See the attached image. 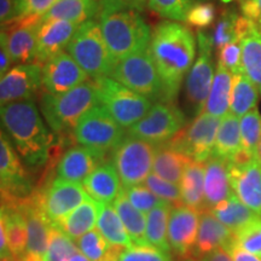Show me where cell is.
Segmentation results:
<instances>
[{"label": "cell", "instance_id": "1", "mask_svg": "<svg viewBox=\"0 0 261 261\" xmlns=\"http://www.w3.org/2000/svg\"><path fill=\"white\" fill-rule=\"evenodd\" d=\"M149 51L161 76L165 102L175 103L196 58V38L181 22L163 21L151 33Z\"/></svg>", "mask_w": 261, "mask_h": 261}, {"label": "cell", "instance_id": "2", "mask_svg": "<svg viewBox=\"0 0 261 261\" xmlns=\"http://www.w3.org/2000/svg\"><path fill=\"white\" fill-rule=\"evenodd\" d=\"M0 116L22 161L32 169L46 165L55 146V137L45 125L34 99L6 104L0 109Z\"/></svg>", "mask_w": 261, "mask_h": 261}, {"label": "cell", "instance_id": "3", "mask_svg": "<svg viewBox=\"0 0 261 261\" xmlns=\"http://www.w3.org/2000/svg\"><path fill=\"white\" fill-rule=\"evenodd\" d=\"M142 9L127 0H99L96 17L116 63L149 48L152 32L140 14Z\"/></svg>", "mask_w": 261, "mask_h": 261}, {"label": "cell", "instance_id": "4", "mask_svg": "<svg viewBox=\"0 0 261 261\" xmlns=\"http://www.w3.org/2000/svg\"><path fill=\"white\" fill-rule=\"evenodd\" d=\"M40 112L52 132L58 136L69 135L87 110L98 103L96 85L87 80L63 94L41 93Z\"/></svg>", "mask_w": 261, "mask_h": 261}, {"label": "cell", "instance_id": "5", "mask_svg": "<svg viewBox=\"0 0 261 261\" xmlns=\"http://www.w3.org/2000/svg\"><path fill=\"white\" fill-rule=\"evenodd\" d=\"M67 52L92 80L112 76L116 65L97 19H89L77 27Z\"/></svg>", "mask_w": 261, "mask_h": 261}, {"label": "cell", "instance_id": "6", "mask_svg": "<svg viewBox=\"0 0 261 261\" xmlns=\"http://www.w3.org/2000/svg\"><path fill=\"white\" fill-rule=\"evenodd\" d=\"M98 103L112 114L125 129H129L144 117L154 102L120 84L110 76L93 79Z\"/></svg>", "mask_w": 261, "mask_h": 261}, {"label": "cell", "instance_id": "7", "mask_svg": "<svg viewBox=\"0 0 261 261\" xmlns=\"http://www.w3.org/2000/svg\"><path fill=\"white\" fill-rule=\"evenodd\" d=\"M110 77L146 97L151 102H165L161 76L149 48L129 55L117 62Z\"/></svg>", "mask_w": 261, "mask_h": 261}, {"label": "cell", "instance_id": "8", "mask_svg": "<svg viewBox=\"0 0 261 261\" xmlns=\"http://www.w3.org/2000/svg\"><path fill=\"white\" fill-rule=\"evenodd\" d=\"M198 56L189 70L185 83V100L191 117L204 113L205 103L210 96L214 79L213 35L205 32H197Z\"/></svg>", "mask_w": 261, "mask_h": 261}, {"label": "cell", "instance_id": "9", "mask_svg": "<svg viewBox=\"0 0 261 261\" xmlns=\"http://www.w3.org/2000/svg\"><path fill=\"white\" fill-rule=\"evenodd\" d=\"M156 146L146 140L126 135L113 150V163L121 178L123 189L144 184L152 173Z\"/></svg>", "mask_w": 261, "mask_h": 261}, {"label": "cell", "instance_id": "10", "mask_svg": "<svg viewBox=\"0 0 261 261\" xmlns=\"http://www.w3.org/2000/svg\"><path fill=\"white\" fill-rule=\"evenodd\" d=\"M126 135L127 129L119 125L112 114L100 104H96L87 110L74 130L75 140L80 145L107 154L113 151Z\"/></svg>", "mask_w": 261, "mask_h": 261}, {"label": "cell", "instance_id": "11", "mask_svg": "<svg viewBox=\"0 0 261 261\" xmlns=\"http://www.w3.org/2000/svg\"><path fill=\"white\" fill-rule=\"evenodd\" d=\"M187 122V115L175 103L158 102L140 121L127 129V135L155 145L165 144L174 138Z\"/></svg>", "mask_w": 261, "mask_h": 261}, {"label": "cell", "instance_id": "12", "mask_svg": "<svg viewBox=\"0 0 261 261\" xmlns=\"http://www.w3.org/2000/svg\"><path fill=\"white\" fill-rule=\"evenodd\" d=\"M0 182L2 205L14 207L34 194L21 156L4 130L0 136Z\"/></svg>", "mask_w": 261, "mask_h": 261}, {"label": "cell", "instance_id": "13", "mask_svg": "<svg viewBox=\"0 0 261 261\" xmlns=\"http://www.w3.org/2000/svg\"><path fill=\"white\" fill-rule=\"evenodd\" d=\"M221 123L220 117L204 112L195 117L174 138L167 142L197 162H205L213 156L217 133Z\"/></svg>", "mask_w": 261, "mask_h": 261}, {"label": "cell", "instance_id": "14", "mask_svg": "<svg viewBox=\"0 0 261 261\" xmlns=\"http://www.w3.org/2000/svg\"><path fill=\"white\" fill-rule=\"evenodd\" d=\"M231 187L233 194L261 217V162L257 156L241 152L232 161H228Z\"/></svg>", "mask_w": 261, "mask_h": 261}, {"label": "cell", "instance_id": "15", "mask_svg": "<svg viewBox=\"0 0 261 261\" xmlns=\"http://www.w3.org/2000/svg\"><path fill=\"white\" fill-rule=\"evenodd\" d=\"M81 182L56 178L45 191L39 192L41 210L51 225L57 223L71 213L89 197Z\"/></svg>", "mask_w": 261, "mask_h": 261}, {"label": "cell", "instance_id": "16", "mask_svg": "<svg viewBox=\"0 0 261 261\" xmlns=\"http://www.w3.org/2000/svg\"><path fill=\"white\" fill-rule=\"evenodd\" d=\"M42 16H28L3 25L2 34L14 64L34 63Z\"/></svg>", "mask_w": 261, "mask_h": 261}, {"label": "cell", "instance_id": "17", "mask_svg": "<svg viewBox=\"0 0 261 261\" xmlns=\"http://www.w3.org/2000/svg\"><path fill=\"white\" fill-rule=\"evenodd\" d=\"M42 89V65L38 63L16 64L0 77V104L33 99Z\"/></svg>", "mask_w": 261, "mask_h": 261}, {"label": "cell", "instance_id": "18", "mask_svg": "<svg viewBox=\"0 0 261 261\" xmlns=\"http://www.w3.org/2000/svg\"><path fill=\"white\" fill-rule=\"evenodd\" d=\"M23 212L27 223V249L24 259L27 261H44L48 247L51 223L41 210L39 192L17 205Z\"/></svg>", "mask_w": 261, "mask_h": 261}, {"label": "cell", "instance_id": "19", "mask_svg": "<svg viewBox=\"0 0 261 261\" xmlns=\"http://www.w3.org/2000/svg\"><path fill=\"white\" fill-rule=\"evenodd\" d=\"M90 80L68 52L62 51L42 65V89L51 94H63Z\"/></svg>", "mask_w": 261, "mask_h": 261}, {"label": "cell", "instance_id": "20", "mask_svg": "<svg viewBox=\"0 0 261 261\" xmlns=\"http://www.w3.org/2000/svg\"><path fill=\"white\" fill-rule=\"evenodd\" d=\"M201 212L188 207H173L168 221V242L172 253L177 257L191 256L200 226Z\"/></svg>", "mask_w": 261, "mask_h": 261}, {"label": "cell", "instance_id": "21", "mask_svg": "<svg viewBox=\"0 0 261 261\" xmlns=\"http://www.w3.org/2000/svg\"><path fill=\"white\" fill-rule=\"evenodd\" d=\"M79 25L64 19L42 22L38 35L34 63L44 65L50 58L67 48Z\"/></svg>", "mask_w": 261, "mask_h": 261}, {"label": "cell", "instance_id": "22", "mask_svg": "<svg viewBox=\"0 0 261 261\" xmlns=\"http://www.w3.org/2000/svg\"><path fill=\"white\" fill-rule=\"evenodd\" d=\"M107 152L77 145L65 151L57 163V177L81 182L106 161Z\"/></svg>", "mask_w": 261, "mask_h": 261}, {"label": "cell", "instance_id": "23", "mask_svg": "<svg viewBox=\"0 0 261 261\" xmlns=\"http://www.w3.org/2000/svg\"><path fill=\"white\" fill-rule=\"evenodd\" d=\"M204 205L205 211H211L230 197L233 190L228 161L213 155L204 162Z\"/></svg>", "mask_w": 261, "mask_h": 261}, {"label": "cell", "instance_id": "24", "mask_svg": "<svg viewBox=\"0 0 261 261\" xmlns=\"http://www.w3.org/2000/svg\"><path fill=\"white\" fill-rule=\"evenodd\" d=\"M85 190L99 203L112 204L121 195L123 185L113 161H104L83 181Z\"/></svg>", "mask_w": 261, "mask_h": 261}, {"label": "cell", "instance_id": "25", "mask_svg": "<svg viewBox=\"0 0 261 261\" xmlns=\"http://www.w3.org/2000/svg\"><path fill=\"white\" fill-rule=\"evenodd\" d=\"M233 238L234 233L232 231L218 220L211 211L201 212L197 240L191 256L202 259L217 248H226Z\"/></svg>", "mask_w": 261, "mask_h": 261}, {"label": "cell", "instance_id": "26", "mask_svg": "<svg viewBox=\"0 0 261 261\" xmlns=\"http://www.w3.org/2000/svg\"><path fill=\"white\" fill-rule=\"evenodd\" d=\"M0 223L4 224L10 254L15 261L24 259L27 249V223L18 207L2 205Z\"/></svg>", "mask_w": 261, "mask_h": 261}, {"label": "cell", "instance_id": "27", "mask_svg": "<svg viewBox=\"0 0 261 261\" xmlns=\"http://www.w3.org/2000/svg\"><path fill=\"white\" fill-rule=\"evenodd\" d=\"M98 210H99V203L89 196L79 207L75 208L71 213L63 218L55 226L61 228L67 236L76 242L80 237L96 227Z\"/></svg>", "mask_w": 261, "mask_h": 261}, {"label": "cell", "instance_id": "28", "mask_svg": "<svg viewBox=\"0 0 261 261\" xmlns=\"http://www.w3.org/2000/svg\"><path fill=\"white\" fill-rule=\"evenodd\" d=\"M191 161L194 160L174 149L168 143L160 144L156 146L152 173L173 184L180 185L185 168Z\"/></svg>", "mask_w": 261, "mask_h": 261}, {"label": "cell", "instance_id": "29", "mask_svg": "<svg viewBox=\"0 0 261 261\" xmlns=\"http://www.w3.org/2000/svg\"><path fill=\"white\" fill-rule=\"evenodd\" d=\"M254 22L246 16L238 15L232 9H226L218 18L213 32L214 47L218 51L225 45L233 41H241L244 35L253 27Z\"/></svg>", "mask_w": 261, "mask_h": 261}, {"label": "cell", "instance_id": "30", "mask_svg": "<svg viewBox=\"0 0 261 261\" xmlns=\"http://www.w3.org/2000/svg\"><path fill=\"white\" fill-rule=\"evenodd\" d=\"M99 0H57L42 16V22L50 19H64L81 24L96 17Z\"/></svg>", "mask_w": 261, "mask_h": 261}, {"label": "cell", "instance_id": "31", "mask_svg": "<svg viewBox=\"0 0 261 261\" xmlns=\"http://www.w3.org/2000/svg\"><path fill=\"white\" fill-rule=\"evenodd\" d=\"M233 74L218 63L204 112L223 119L230 113Z\"/></svg>", "mask_w": 261, "mask_h": 261}, {"label": "cell", "instance_id": "32", "mask_svg": "<svg viewBox=\"0 0 261 261\" xmlns=\"http://www.w3.org/2000/svg\"><path fill=\"white\" fill-rule=\"evenodd\" d=\"M242 152L240 117L228 113L221 119L214 145V156L232 161Z\"/></svg>", "mask_w": 261, "mask_h": 261}, {"label": "cell", "instance_id": "33", "mask_svg": "<svg viewBox=\"0 0 261 261\" xmlns=\"http://www.w3.org/2000/svg\"><path fill=\"white\" fill-rule=\"evenodd\" d=\"M204 168V162L191 161L185 168L180 182L182 204L198 212L205 211Z\"/></svg>", "mask_w": 261, "mask_h": 261}, {"label": "cell", "instance_id": "34", "mask_svg": "<svg viewBox=\"0 0 261 261\" xmlns=\"http://www.w3.org/2000/svg\"><path fill=\"white\" fill-rule=\"evenodd\" d=\"M114 207L123 223L127 233L132 241L133 246H149L146 240V214L137 208L126 197L125 191L114 201Z\"/></svg>", "mask_w": 261, "mask_h": 261}, {"label": "cell", "instance_id": "35", "mask_svg": "<svg viewBox=\"0 0 261 261\" xmlns=\"http://www.w3.org/2000/svg\"><path fill=\"white\" fill-rule=\"evenodd\" d=\"M242 70L261 94V27L256 23L241 39Z\"/></svg>", "mask_w": 261, "mask_h": 261}, {"label": "cell", "instance_id": "36", "mask_svg": "<svg viewBox=\"0 0 261 261\" xmlns=\"http://www.w3.org/2000/svg\"><path fill=\"white\" fill-rule=\"evenodd\" d=\"M211 212L218 220L230 228L233 233H237L256 217H260V215L254 213L249 207H247L234 194L231 195L221 203L215 205Z\"/></svg>", "mask_w": 261, "mask_h": 261}, {"label": "cell", "instance_id": "37", "mask_svg": "<svg viewBox=\"0 0 261 261\" xmlns=\"http://www.w3.org/2000/svg\"><path fill=\"white\" fill-rule=\"evenodd\" d=\"M173 205L163 201L146 214V240L152 246L163 252L171 253L168 242V221Z\"/></svg>", "mask_w": 261, "mask_h": 261}, {"label": "cell", "instance_id": "38", "mask_svg": "<svg viewBox=\"0 0 261 261\" xmlns=\"http://www.w3.org/2000/svg\"><path fill=\"white\" fill-rule=\"evenodd\" d=\"M96 228L107 238L108 242L114 244V246L122 248H129L133 246L115 207L112 204L99 203Z\"/></svg>", "mask_w": 261, "mask_h": 261}, {"label": "cell", "instance_id": "39", "mask_svg": "<svg viewBox=\"0 0 261 261\" xmlns=\"http://www.w3.org/2000/svg\"><path fill=\"white\" fill-rule=\"evenodd\" d=\"M76 246L90 261H117L125 249L108 242L97 228L80 237L76 241Z\"/></svg>", "mask_w": 261, "mask_h": 261}, {"label": "cell", "instance_id": "40", "mask_svg": "<svg viewBox=\"0 0 261 261\" xmlns=\"http://www.w3.org/2000/svg\"><path fill=\"white\" fill-rule=\"evenodd\" d=\"M257 98H259V91L252 80L244 74V71L240 70L233 74L230 113L237 117H242L250 110L255 109Z\"/></svg>", "mask_w": 261, "mask_h": 261}, {"label": "cell", "instance_id": "41", "mask_svg": "<svg viewBox=\"0 0 261 261\" xmlns=\"http://www.w3.org/2000/svg\"><path fill=\"white\" fill-rule=\"evenodd\" d=\"M240 125L242 152L249 158L257 156V149L261 142V115L259 110L255 108L240 117Z\"/></svg>", "mask_w": 261, "mask_h": 261}, {"label": "cell", "instance_id": "42", "mask_svg": "<svg viewBox=\"0 0 261 261\" xmlns=\"http://www.w3.org/2000/svg\"><path fill=\"white\" fill-rule=\"evenodd\" d=\"M76 252H79V248L75 246L74 241L61 228L51 225L48 247L44 261H69Z\"/></svg>", "mask_w": 261, "mask_h": 261}, {"label": "cell", "instance_id": "43", "mask_svg": "<svg viewBox=\"0 0 261 261\" xmlns=\"http://www.w3.org/2000/svg\"><path fill=\"white\" fill-rule=\"evenodd\" d=\"M149 9L167 21L185 22L196 0H146Z\"/></svg>", "mask_w": 261, "mask_h": 261}, {"label": "cell", "instance_id": "44", "mask_svg": "<svg viewBox=\"0 0 261 261\" xmlns=\"http://www.w3.org/2000/svg\"><path fill=\"white\" fill-rule=\"evenodd\" d=\"M144 185L148 187L156 196H159L161 200L171 203L173 207H178V205L182 204L180 185L165 180L163 178L156 175L155 173H151L146 178Z\"/></svg>", "mask_w": 261, "mask_h": 261}, {"label": "cell", "instance_id": "45", "mask_svg": "<svg viewBox=\"0 0 261 261\" xmlns=\"http://www.w3.org/2000/svg\"><path fill=\"white\" fill-rule=\"evenodd\" d=\"M237 244L261 259V217H256L242 230L234 233Z\"/></svg>", "mask_w": 261, "mask_h": 261}, {"label": "cell", "instance_id": "46", "mask_svg": "<svg viewBox=\"0 0 261 261\" xmlns=\"http://www.w3.org/2000/svg\"><path fill=\"white\" fill-rule=\"evenodd\" d=\"M123 191H125L126 197L128 198L130 203L144 214L150 213L155 207H158L161 202H163V200H161L159 196H156L144 184L123 189Z\"/></svg>", "mask_w": 261, "mask_h": 261}, {"label": "cell", "instance_id": "47", "mask_svg": "<svg viewBox=\"0 0 261 261\" xmlns=\"http://www.w3.org/2000/svg\"><path fill=\"white\" fill-rule=\"evenodd\" d=\"M117 261H173L171 253L152 246H132L122 250Z\"/></svg>", "mask_w": 261, "mask_h": 261}, {"label": "cell", "instance_id": "48", "mask_svg": "<svg viewBox=\"0 0 261 261\" xmlns=\"http://www.w3.org/2000/svg\"><path fill=\"white\" fill-rule=\"evenodd\" d=\"M215 19V6L210 2H196L189 10L185 23L195 28H208Z\"/></svg>", "mask_w": 261, "mask_h": 261}, {"label": "cell", "instance_id": "49", "mask_svg": "<svg viewBox=\"0 0 261 261\" xmlns=\"http://www.w3.org/2000/svg\"><path fill=\"white\" fill-rule=\"evenodd\" d=\"M218 63L223 65L230 73L236 74L242 70V46L240 41H233L225 45L219 50Z\"/></svg>", "mask_w": 261, "mask_h": 261}, {"label": "cell", "instance_id": "50", "mask_svg": "<svg viewBox=\"0 0 261 261\" xmlns=\"http://www.w3.org/2000/svg\"><path fill=\"white\" fill-rule=\"evenodd\" d=\"M57 0H18V18L28 16H44Z\"/></svg>", "mask_w": 261, "mask_h": 261}, {"label": "cell", "instance_id": "51", "mask_svg": "<svg viewBox=\"0 0 261 261\" xmlns=\"http://www.w3.org/2000/svg\"><path fill=\"white\" fill-rule=\"evenodd\" d=\"M18 18L16 0H0V21L3 25L10 24Z\"/></svg>", "mask_w": 261, "mask_h": 261}, {"label": "cell", "instance_id": "52", "mask_svg": "<svg viewBox=\"0 0 261 261\" xmlns=\"http://www.w3.org/2000/svg\"><path fill=\"white\" fill-rule=\"evenodd\" d=\"M242 15L261 27V0H244L241 3Z\"/></svg>", "mask_w": 261, "mask_h": 261}, {"label": "cell", "instance_id": "53", "mask_svg": "<svg viewBox=\"0 0 261 261\" xmlns=\"http://www.w3.org/2000/svg\"><path fill=\"white\" fill-rule=\"evenodd\" d=\"M226 249L231 253V255H232L234 261H261L259 256L247 252V250H244L242 247L238 246L234 238L232 240V242L226 247Z\"/></svg>", "mask_w": 261, "mask_h": 261}, {"label": "cell", "instance_id": "54", "mask_svg": "<svg viewBox=\"0 0 261 261\" xmlns=\"http://www.w3.org/2000/svg\"><path fill=\"white\" fill-rule=\"evenodd\" d=\"M12 62L11 55L6 46V42L3 38H0V76H4L11 69Z\"/></svg>", "mask_w": 261, "mask_h": 261}, {"label": "cell", "instance_id": "55", "mask_svg": "<svg viewBox=\"0 0 261 261\" xmlns=\"http://www.w3.org/2000/svg\"><path fill=\"white\" fill-rule=\"evenodd\" d=\"M202 261H234L231 253L228 252L226 248L220 247L214 249L213 252L208 253L201 259Z\"/></svg>", "mask_w": 261, "mask_h": 261}, {"label": "cell", "instance_id": "56", "mask_svg": "<svg viewBox=\"0 0 261 261\" xmlns=\"http://www.w3.org/2000/svg\"><path fill=\"white\" fill-rule=\"evenodd\" d=\"M69 261H90L89 259H87V257L86 256H85L84 255V254L83 253H81L80 252V250H79V252H76V253H75L74 254V255L73 256H71L70 257V259H69Z\"/></svg>", "mask_w": 261, "mask_h": 261}, {"label": "cell", "instance_id": "57", "mask_svg": "<svg viewBox=\"0 0 261 261\" xmlns=\"http://www.w3.org/2000/svg\"><path fill=\"white\" fill-rule=\"evenodd\" d=\"M127 2L135 3V4H137L138 6H140V8H143V5H144L145 0H127Z\"/></svg>", "mask_w": 261, "mask_h": 261}, {"label": "cell", "instance_id": "58", "mask_svg": "<svg viewBox=\"0 0 261 261\" xmlns=\"http://www.w3.org/2000/svg\"><path fill=\"white\" fill-rule=\"evenodd\" d=\"M180 261H202V260L194 256H188V257H184V259H180Z\"/></svg>", "mask_w": 261, "mask_h": 261}, {"label": "cell", "instance_id": "59", "mask_svg": "<svg viewBox=\"0 0 261 261\" xmlns=\"http://www.w3.org/2000/svg\"><path fill=\"white\" fill-rule=\"evenodd\" d=\"M257 158H259V160H260V162H261V142H260L259 149H257Z\"/></svg>", "mask_w": 261, "mask_h": 261}, {"label": "cell", "instance_id": "60", "mask_svg": "<svg viewBox=\"0 0 261 261\" xmlns=\"http://www.w3.org/2000/svg\"><path fill=\"white\" fill-rule=\"evenodd\" d=\"M237 2H238V3H240V4H241V3H243V2H244V0H237Z\"/></svg>", "mask_w": 261, "mask_h": 261}, {"label": "cell", "instance_id": "61", "mask_svg": "<svg viewBox=\"0 0 261 261\" xmlns=\"http://www.w3.org/2000/svg\"><path fill=\"white\" fill-rule=\"evenodd\" d=\"M198 2H208V0H198Z\"/></svg>", "mask_w": 261, "mask_h": 261}, {"label": "cell", "instance_id": "62", "mask_svg": "<svg viewBox=\"0 0 261 261\" xmlns=\"http://www.w3.org/2000/svg\"><path fill=\"white\" fill-rule=\"evenodd\" d=\"M16 3H18V0H16Z\"/></svg>", "mask_w": 261, "mask_h": 261}]
</instances>
